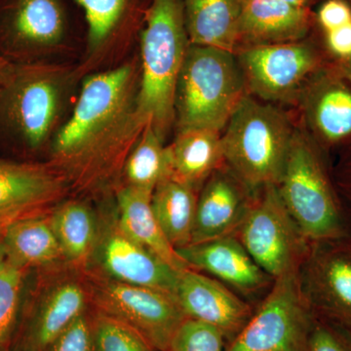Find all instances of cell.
<instances>
[{
    "label": "cell",
    "mask_w": 351,
    "mask_h": 351,
    "mask_svg": "<svg viewBox=\"0 0 351 351\" xmlns=\"http://www.w3.org/2000/svg\"><path fill=\"white\" fill-rule=\"evenodd\" d=\"M133 69L129 66L88 78L73 115L57 134L55 161L75 186L106 181L125 158V147L145 127L132 108Z\"/></svg>",
    "instance_id": "6da1fadb"
},
{
    "label": "cell",
    "mask_w": 351,
    "mask_h": 351,
    "mask_svg": "<svg viewBox=\"0 0 351 351\" xmlns=\"http://www.w3.org/2000/svg\"><path fill=\"white\" fill-rule=\"evenodd\" d=\"M189 45L181 0H154L143 34L136 110L162 140L175 120L176 87Z\"/></svg>",
    "instance_id": "7a4b0ae2"
},
{
    "label": "cell",
    "mask_w": 351,
    "mask_h": 351,
    "mask_svg": "<svg viewBox=\"0 0 351 351\" xmlns=\"http://www.w3.org/2000/svg\"><path fill=\"white\" fill-rule=\"evenodd\" d=\"M244 85L233 52L189 43L176 87L180 130L225 128L245 97Z\"/></svg>",
    "instance_id": "3957f363"
},
{
    "label": "cell",
    "mask_w": 351,
    "mask_h": 351,
    "mask_svg": "<svg viewBox=\"0 0 351 351\" xmlns=\"http://www.w3.org/2000/svg\"><path fill=\"white\" fill-rule=\"evenodd\" d=\"M221 135L223 162L252 193L277 186L293 136L276 108L245 96Z\"/></svg>",
    "instance_id": "277c9868"
},
{
    "label": "cell",
    "mask_w": 351,
    "mask_h": 351,
    "mask_svg": "<svg viewBox=\"0 0 351 351\" xmlns=\"http://www.w3.org/2000/svg\"><path fill=\"white\" fill-rule=\"evenodd\" d=\"M276 188L288 213L309 242L351 237L345 210L320 159L297 134Z\"/></svg>",
    "instance_id": "5b68a950"
},
{
    "label": "cell",
    "mask_w": 351,
    "mask_h": 351,
    "mask_svg": "<svg viewBox=\"0 0 351 351\" xmlns=\"http://www.w3.org/2000/svg\"><path fill=\"white\" fill-rule=\"evenodd\" d=\"M83 274L92 308L133 328L156 350L167 351L186 318L174 297L154 289L119 282L91 269Z\"/></svg>",
    "instance_id": "8992f818"
},
{
    "label": "cell",
    "mask_w": 351,
    "mask_h": 351,
    "mask_svg": "<svg viewBox=\"0 0 351 351\" xmlns=\"http://www.w3.org/2000/svg\"><path fill=\"white\" fill-rule=\"evenodd\" d=\"M235 237L274 279L298 271L311 243L284 206L276 186L255 193Z\"/></svg>",
    "instance_id": "52a82bcc"
},
{
    "label": "cell",
    "mask_w": 351,
    "mask_h": 351,
    "mask_svg": "<svg viewBox=\"0 0 351 351\" xmlns=\"http://www.w3.org/2000/svg\"><path fill=\"white\" fill-rule=\"evenodd\" d=\"M313 314L298 271L274 279L250 319L226 351H306Z\"/></svg>",
    "instance_id": "ba28073f"
},
{
    "label": "cell",
    "mask_w": 351,
    "mask_h": 351,
    "mask_svg": "<svg viewBox=\"0 0 351 351\" xmlns=\"http://www.w3.org/2000/svg\"><path fill=\"white\" fill-rule=\"evenodd\" d=\"M298 278L313 315L351 335V237L311 242Z\"/></svg>",
    "instance_id": "9c48e42d"
},
{
    "label": "cell",
    "mask_w": 351,
    "mask_h": 351,
    "mask_svg": "<svg viewBox=\"0 0 351 351\" xmlns=\"http://www.w3.org/2000/svg\"><path fill=\"white\" fill-rule=\"evenodd\" d=\"M59 101V88L47 73L13 66L0 89V113L27 147L36 149L49 136Z\"/></svg>",
    "instance_id": "30bf717a"
},
{
    "label": "cell",
    "mask_w": 351,
    "mask_h": 351,
    "mask_svg": "<svg viewBox=\"0 0 351 351\" xmlns=\"http://www.w3.org/2000/svg\"><path fill=\"white\" fill-rule=\"evenodd\" d=\"M94 270L119 282L161 291L175 298L179 270L173 269L121 230L117 219L99 226ZM90 265V263H89Z\"/></svg>",
    "instance_id": "8fae6325"
},
{
    "label": "cell",
    "mask_w": 351,
    "mask_h": 351,
    "mask_svg": "<svg viewBox=\"0 0 351 351\" xmlns=\"http://www.w3.org/2000/svg\"><path fill=\"white\" fill-rule=\"evenodd\" d=\"M69 179L57 166L0 158V233L46 212L64 195Z\"/></svg>",
    "instance_id": "7c38bea8"
},
{
    "label": "cell",
    "mask_w": 351,
    "mask_h": 351,
    "mask_svg": "<svg viewBox=\"0 0 351 351\" xmlns=\"http://www.w3.org/2000/svg\"><path fill=\"white\" fill-rule=\"evenodd\" d=\"M91 308L83 271L59 277L46 289L18 337L16 351H46L80 315Z\"/></svg>",
    "instance_id": "4fadbf2b"
},
{
    "label": "cell",
    "mask_w": 351,
    "mask_h": 351,
    "mask_svg": "<svg viewBox=\"0 0 351 351\" xmlns=\"http://www.w3.org/2000/svg\"><path fill=\"white\" fill-rule=\"evenodd\" d=\"M237 61L245 82L265 100H278L292 93L313 69L311 48L299 43L249 46Z\"/></svg>",
    "instance_id": "5bb4252c"
},
{
    "label": "cell",
    "mask_w": 351,
    "mask_h": 351,
    "mask_svg": "<svg viewBox=\"0 0 351 351\" xmlns=\"http://www.w3.org/2000/svg\"><path fill=\"white\" fill-rule=\"evenodd\" d=\"M175 300L186 318L217 328L230 341L254 313L250 304L225 284L191 267L180 270Z\"/></svg>",
    "instance_id": "9a60e30c"
},
{
    "label": "cell",
    "mask_w": 351,
    "mask_h": 351,
    "mask_svg": "<svg viewBox=\"0 0 351 351\" xmlns=\"http://www.w3.org/2000/svg\"><path fill=\"white\" fill-rule=\"evenodd\" d=\"M176 252L191 269L207 272L244 295L269 292L274 284L235 235L186 245Z\"/></svg>",
    "instance_id": "2e32d148"
},
{
    "label": "cell",
    "mask_w": 351,
    "mask_h": 351,
    "mask_svg": "<svg viewBox=\"0 0 351 351\" xmlns=\"http://www.w3.org/2000/svg\"><path fill=\"white\" fill-rule=\"evenodd\" d=\"M255 193L232 171H214L197 197L191 244L235 235Z\"/></svg>",
    "instance_id": "e0dca14e"
},
{
    "label": "cell",
    "mask_w": 351,
    "mask_h": 351,
    "mask_svg": "<svg viewBox=\"0 0 351 351\" xmlns=\"http://www.w3.org/2000/svg\"><path fill=\"white\" fill-rule=\"evenodd\" d=\"M309 27L306 8L280 0H244L239 43L249 46L297 43Z\"/></svg>",
    "instance_id": "ac0fdd59"
},
{
    "label": "cell",
    "mask_w": 351,
    "mask_h": 351,
    "mask_svg": "<svg viewBox=\"0 0 351 351\" xmlns=\"http://www.w3.org/2000/svg\"><path fill=\"white\" fill-rule=\"evenodd\" d=\"M244 0H184L189 43L234 52Z\"/></svg>",
    "instance_id": "d6986e66"
},
{
    "label": "cell",
    "mask_w": 351,
    "mask_h": 351,
    "mask_svg": "<svg viewBox=\"0 0 351 351\" xmlns=\"http://www.w3.org/2000/svg\"><path fill=\"white\" fill-rule=\"evenodd\" d=\"M152 193L124 186L117 191V221L127 235L167 263L182 270L188 265L178 255L161 230L152 207Z\"/></svg>",
    "instance_id": "ffe728a7"
},
{
    "label": "cell",
    "mask_w": 351,
    "mask_h": 351,
    "mask_svg": "<svg viewBox=\"0 0 351 351\" xmlns=\"http://www.w3.org/2000/svg\"><path fill=\"white\" fill-rule=\"evenodd\" d=\"M170 178L197 188L223 163L221 135L211 129H184L167 147Z\"/></svg>",
    "instance_id": "44dd1931"
},
{
    "label": "cell",
    "mask_w": 351,
    "mask_h": 351,
    "mask_svg": "<svg viewBox=\"0 0 351 351\" xmlns=\"http://www.w3.org/2000/svg\"><path fill=\"white\" fill-rule=\"evenodd\" d=\"M1 235L5 257L23 269L46 267L66 261L49 214L17 221Z\"/></svg>",
    "instance_id": "7402d4cb"
},
{
    "label": "cell",
    "mask_w": 351,
    "mask_h": 351,
    "mask_svg": "<svg viewBox=\"0 0 351 351\" xmlns=\"http://www.w3.org/2000/svg\"><path fill=\"white\" fill-rule=\"evenodd\" d=\"M197 197L195 189L168 177L152 195V207L166 239L175 249L191 244Z\"/></svg>",
    "instance_id": "603a6c76"
},
{
    "label": "cell",
    "mask_w": 351,
    "mask_h": 351,
    "mask_svg": "<svg viewBox=\"0 0 351 351\" xmlns=\"http://www.w3.org/2000/svg\"><path fill=\"white\" fill-rule=\"evenodd\" d=\"M64 260L73 269L84 271L98 237L99 223L93 212L84 203L69 201L50 215Z\"/></svg>",
    "instance_id": "cb8c5ba5"
},
{
    "label": "cell",
    "mask_w": 351,
    "mask_h": 351,
    "mask_svg": "<svg viewBox=\"0 0 351 351\" xmlns=\"http://www.w3.org/2000/svg\"><path fill=\"white\" fill-rule=\"evenodd\" d=\"M63 31V12L57 0H18L10 22L11 38L18 47L49 45Z\"/></svg>",
    "instance_id": "d4e9b609"
},
{
    "label": "cell",
    "mask_w": 351,
    "mask_h": 351,
    "mask_svg": "<svg viewBox=\"0 0 351 351\" xmlns=\"http://www.w3.org/2000/svg\"><path fill=\"white\" fill-rule=\"evenodd\" d=\"M126 186L154 193L157 184L170 177L167 147L154 127L147 124L133 151L127 157Z\"/></svg>",
    "instance_id": "484cf974"
},
{
    "label": "cell",
    "mask_w": 351,
    "mask_h": 351,
    "mask_svg": "<svg viewBox=\"0 0 351 351\" xmlns=\"http://www.w3.org/2000/svg\"><path fill=\"white\" fill-rule=\"evenodd\" d=\"M25 271L6 257L0 263V351L10 346L17 327Z\"/></svg>",
    "instance_id": "4316f807"
},
{
    "label": "cell",
    "mask_w": 351,
    "mask_h": 351,
    "mask_svg": "<svg viewBox=\"0 0 351 351\" xmlns=\"http://www.w3.org/2000/svg\"><path fill=\"white\" fill-rule=\"evenodd\" d=\"M314 120L321 134L338 142L351 134V92L331 88L321 95L314 110Z\"/></svg>",
    "instance_id": "83f0119b"
},
{
    "label": "cell",
    "mask_w": 351,
    "mask_h": 351,
    "mask_svg": "<svg viewBox=\"0 0 351 351\" xmlns=\"http://www.w3.org/2000/svg\"><path fill=\"white\" fill-rule=\"evenodd\" d=\"M92 309L96 351H158L125 323Z\"/></svg>",
    "instance_id": "f1b7e54d"
},
{
    "label": "cell",
    "mask_w": 351,
    "mask_h": 351,
    "mask_svg": "<svg viewBox=\"0 0 351 351\" xmlns=\"http://www.w3.org/2000/svg\"><path fill=\"white\" fill-rule=\"evenodd\" d=\"M225 339L217 328L186 318L176 331L167 351H223Z\"/></svg>",
    "instance_id": "f546056e"
},
{
    "label": "cell",
    "mask_w": 351,
    "mask_h": 351,
    "mask_svg": "<svg viewBox=\"0 0 351 351\" xmlns=\"http://www.w3.org/2000/svg\"><path fill=\"white\" fill-rule=\"evenodd\" d=\"M86 14L92 47L100 45L119 21L125 0H76Z\"/></svg>",
    "instance_id": "4dcf8cb0"
},
{
    "label": "cell",
    "mask_w": 351,
    "mask_h": 351,
    "mask_svg": "<svg viewBox=\"0 0 351 351\" xmlns=\"http://www.w3.org/2000/svg\"><path fill=\"white\" fill-rule=\"evenodd\" d=\"M46 351H96L92 307L64 330Z\"/></svg>",
    "instance_id": "1f68e13d"
},
{
    "label": "cell",
    "mask_w": 351,
    "mask_h": 351,
    "mask_svg": "<svg viewBox=\"0 0 351 351\" xmlns=\"http://www.w3.org/2000/svg\"><path fill=\"white\" fill-rule=\"evenodd\" d=\"M306 351H351V335L313 315Z\"/></svg>",
    "instance_id": "d6a6232c"
},
{
    "label": "cell",
    "mask_w": 351,
    "mask_h": 351,
    "mask_svg": "<svg viewBox=\"0 0 351 351\" xmlns=\"http://www.w3.org/2000/svg\"><path fill=\"white\" fill-rule=\"evenodd\" d=\"M318 20L326 32L332 31L351 23V10L341 0H328L321 6Z\"/></svg>",
    "instance_id": "836d02e7"
},
{
    "label": "cell",
    "mask_w": 351,
    "mask_h": 351,
    "mask_svg": "<svg viewBox=\"0 0 351 351\" xmlns=\"http://www.w3.org/2000/svg\"><path fill=\"white\" fill-rule=\"evenodd\" d=\"M330 49L343 58H351V23L327 32Z\"/></svg>",
    "instance_id": "e575fe53"
},
{
    "label": "cell",
    "mask_w": 351,
    "mask_h": 351,
    "mask_svg": "<svg viewBox=\"0 0 351 351\" xmlns=\"http://www.w3.org/2000/svg\"><path fill=\"white\" fill-rule=\"evenodd\" d=\"M13 66L7 63L5 60L0 57V89L3 86L4 82H5L7 77L10 75Z\"/></svg>",
    "instance_id": "d590c367"
},
{
    "label": "cell",
    "mask_w": 351,
    "mask_h": 351,
    "mask_svg": "<svg viewBox=\"0 0 351 351\" xmlns=\"http://www.w3.org/2000/svg\"><path fill=\"white\" fill-rule=\"evenodd\" d=\"M280 1L285 2V3L290 4V5L306 8L309 0H280Z\"/></svg>",
    "instance_id": "8d00e7d4"
},
{
    "label": "cell",
    "mask_w": 351,
    "mask_h": 351,
    "mask_svg": "<svg viewBox=\"0 0 351 351\" xmlns=\"http://www.w3.org/2000/svg\"><path fill=\"white\" fill-rule=\"evenodd\" d=\"M5 258V252H4L3 242H2V235L0 233V263Z\"/></svg>",
    "instance_id": "74e56055"
},
{
    "label": "cell",
    "mask_w": 351,
    "mask_h": 351,
    "mask_svg": "<svg viewBox=\"0 0 351 351\" xmlns=\"http://www.w3.org/2000/svg\"><path fill=\"white\" fill-rule=\"evenodd\" d=\"M346 218H348V223H350V230H351V204L350 207L348 209L346 210Z\"/></svg>",
    "instance_id": "f35d334b"
},
{
    "label": "cell",
    "mask_w": 351,
    "mask_h": 351,
    "mask_svg": "<svg viewBox=\"0 0 351 351\" xmlns=\"http://www.w3.org/2000/svg\"><path fill=\"white\" fill-rule=\"evenodd\" d=\"M350 59L351 60V58H350Z\"/></svg>",
    "instance_id": "ab89813d"
}]
</instances>
